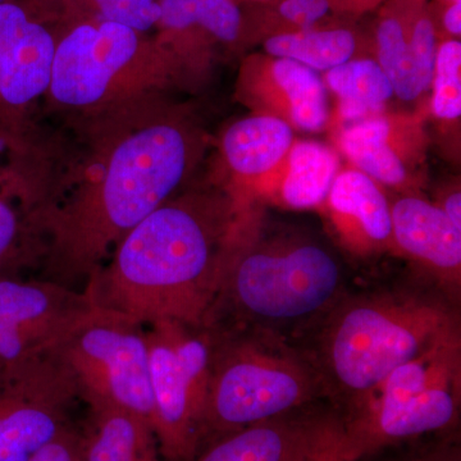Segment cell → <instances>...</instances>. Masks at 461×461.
Returning <instances> with one entry per match:
<instances>
[{"label":"cell","mask_w":461,"mask_h":461,"mask_svg":"<svg viewBox=\"0 0 461 461\" xmlns=\"http://www.w3.org/2000/svg\"><path fill=\"white\" fill-rule=\"evenodd\" d=\"M69 126L72 147L41 142L9 162L5 177L25 213L41 280L80 291L130 230L180 193L205 139L162 93Z\"/></svg>","instance_id":"obj_1"},{"label":"cell","mask_w":461,"mask_h":461,"mask_svg":"<svg viewBox=\"0 0 461 461\" xmlns=\"http://www.w3.org/2000/svg\"><path fill=\"white\" fill-rule=\"evenodd\" d=\"M251 220L250 205L229 189L176 194L121 240L84 291L144 326H204Z\"/></svg>","instance_id":"obj_2"},{"label":"cell","mask_w":461,"mask_h":461,"mask_svg":"<svg viewBox=\"0 0 461 461\" xmlns=\"http://www.w3.org/2000/svg\"><path fill=\"white\" fill-rule=\"evenodd\" d=\"M336 258L311 239H260L256 221L233 249L220 294L204 327L303 321L333 305L341 291Z\"/></svg>","instance_id":"obj_3"},{"label":"cell","mask_w":461,"mask_h":461,"mask_svg":"<svg viewBox=\"0 0 461 461\" xmlns=\"http://www.w3.org/2000/svg\"><path fill=\"white\" fill-rule=\"evenodd\" d=\"M114 23H81L57 41L48 104L67 122L89 120L162 93L184 71L171 51Z\"/></svg>","instance_id":"obj_4"},{"label":"cell","mask_w":461,"mask_h":461,"mask_svg":"<svg viewBox=\"0 0 461 461\" xmlns=\"http://www.w3.org/2000/svg\"><path fill=\"white\" fill-rule=\"evenodd\" d=\"M442 303L409 295H375L339 306L323 339L327 375L350 405L397 366L459 332Z\"/></svg>","instance_id":"obj_5"},{"label":"cell","mask_w":461,"mask_h":461,"mask_svg":"<svg viewBox=\"0 0 461 461\" xmlns=\"http://www.w3.org/2000/svg\"><path fill=\"white\" fill-rule=\"evenodd\" d=\"M208 330L213 357L202 450L236 430L288 415L317 396V373L282 345L238 330Z\"/></svg>","instance_id":"obj_6"},{"label":"cell","mask_w":461,"mask_h":461,"mask_svg":"<svg viewBox=\"0 0 461 461\" xmlns=\"http://www.w3.org/2000/svg\"><path fill=\"white\" fill-rule=\"evenodd\" d=\"M89 409H121L151 426L147 327L93 303L50 348Z\"/></svg>","instance_id":"obj_7"},{"label":"cell","mask_w":461,"mask_h":461,"mask_svg":"<svg viewBox=\"0 0 461 461\" xmlns=\"http://www.w3.org/2000/svg\"><path fill=\"white\" fill-rule=\"evenodd\" d=\"M145 327L158 450L163 461H193L203 446L213 336L176 321Z\"/></svg>","instance_id":"obj_8"},{"label":"cell","mask_w":461,"mask_h":461,"mask_svg":"<svg viewBox=\"0 0 461 461\" xmlns=\"http://www.w3.org/2000/svg\"><path fill=\"white\" fill-rule=\"evenodd\" d=\"M77 387L53 354L0 359V461H27L74 426Z\"/></svg>","instance_id":"obj_9"},{"label":"cell","mask_w":461,"mask_h":461,"mask_svg":"<svg viewBox=\"0 0 461 461\" xmlns=\"http://www.w3.org/2000/svg\"><path fill=\"white\" fill-rule=\"evenodd\" d=\"M56 44L20 3L0 5V144L9 158L41 140L33 114L50 87Z\"/></svg>","instance_id":"obj_10"},{"label":"cell","mask_w":461,"mask_h":461,"mask_svg":"<svg viewBox=\"0 0 461 461\" xmlns=\"http://www.w3.org/2000/svg\"><path fill=\"white\" fill-rule=\"evenodd\" d=\"M90 304L86 291L41 278H0V359H25L50 353Z\"/></svg>","instance_id":"obj_11"},{"label":"cell","mask_w":461,"mask_h":461,"mask_svg":"<svg viewBox=\"0 0 461 461\" xmlns=\"http://www.w3.org/2000/svg\"><path fill=\"white\" fill-rule=\"evenodd\" d=\"M238 93L257 114L280 118L294 130L320 132L329 121L327 87L318 72L268 56L240 69Z\"/></svg>","instance_id":"obj_12"},{"label":"cell","mask_w":461,"mask_h":461,"mask_svg":"<svg viewBox=\"0 0 461 461\" xmlns=\"http://www.w3.org/2000/svg\"><path fill=\"white\" fill-rule=\"evenodd\" d=\"M395 250L411 258L447 293L461 282V229L439 206L420 196H402L391 204Z\"/></svg>","instance_id":"obj_13"},{"label":"cell","mask_w":461,"mask_h":461,"mask_svg":"<svg viewBox=\"0 0 461 461\" xmlns=\"http://www.w3.org/2000/svg\"><path fill=\"white\" fill-rule=\"evenodd\" d=\"M323 208L339 241L355 256L395 249L387 196L381 185L357 168L339 173Z\"/></svg>","instance_id":"obj_14"},{"label":"cell","mask_w":461,"mask_h":461,"mask_svg":"<svg viewBox=\"0 0 461 461\" xmlns=\"http://www.w3.org/2000/svg\"><path fill=\"white\" fill-rule=\"evenodd\" d=\"M461 338L455 332L420 357L397 366L371 393L351 406L342 429L355 430L381 420L427 388L460 382Z\"/></svg>","instance_id":"obj_15"},{"label":"cell","mask_w":461,"mask_h":461,"mask_svg":"<svg viewBox=\"0 0 461 461\" xmlns=\"http://www.w3.org/2000/svg\"><path fill=\"white\" fill-rule=\"evenodd\" d=\"M460 409V382L427 388L396 411L362 429L344 432L346 461H357L402 441L448 429Z\"/></svg>","instance_id":"obj_16"},{"label":"cell","mask_w":461,"mask_h":461,"mask_svg":"<svg viewBox=\"0 0 461 461\" xmlns=\"http://www.w3.org/2000/svg\"><path fill=\"white\" fill-rule=\"evenodd\" d=\"M339 173V158L332 148L318 141H295L254 193L295 211L321 208Z\"/></svg>","instance_id":"obj_17"},{"label":"cell","mask_w":461,"mask_h":461,"mask_svg":"<svg viewBox=\"0 0 461 461\" xmlns=\"http://www.w3.org/2000/svg\"><path fill=\"white\" fill-rule=\"evenodd\" d=\"M406 131L403 121L384 113L344 127L339 148L357 171L381 186H403L409 178L408 160L415 156L411 147L418 148Z\"/></svg>","instance_id":"obj_18"},{"label":"cell","mask_w":461,"mask_h":461,"mask_svg":"<svg viewBox=\"0 0 461 461\" xmlns=\"http://www.w3.org/2000/svg\"><path fill=\"white\" fill-rule=\"evenodd\" d=\"M295 142L293 127L268 114H251L224 131L221 151L227 168L250 189L271 175Z\"/></svg>","instance_id":"obj_19"},{"label":"cell","mask_w":461,"mask_h":461,"mask_svg":"<svg viewBox=\"0 0 461 461\" xmlns=\"http://www.w3.org/2000/svg\"><path fill=\"white\" fill-rule=\"evenodd\" d=\"M313 420L284 415L215 439L193 461H296Z\"/></svg>","instance_id":"obj_20"},{"label":"cell","mask_w":461,"mask_h":461,"mask_svg":"<svg viewBox=\"0 0 461 461\" xmlns=\"http://www.w3.org/2000/svg\"><path fill=\"white\" fill-rule=\"evenodd\" d=\"M324 84L338 95L339 120L348 124L386 113L388 100L395 95L382 67L369 58L350 59L330 69Z\"/></svg>","instance_id":"obj_21"},{"label":"cell","mask_w":461,"mask_h":461,"mask_svg":"<svg viewBox=\"0 0 461 461\" xmlns=\"http://www.w3.org/2000/svg\"><path fill=\"white\" fill-rule=\"evenodd\" d=\"M267 54L287 58L313 71L326 72L353 59L357 41L348 30H300L278 33L264 44Z\"/></svg>","instance_id":"obj_22"},{"label":"cell","mask_w":461,"mask_h":461,"mask_svg":"<svg viewBox=\"0 0 461 461\" xmlns=\"http://www.w3.org/2000/svg\"><path fill=\"white\" fill-rule=\"evenodd\" d=\"M158 23L171 32L200 27L217 41L232 42L241 30V12L233 0H159Z\"/></svg>","instance_id":"obj_23"},{"label":"cell","mask_w":461,"mask_h":461,"mask_svg":"<svg viewBox=\"0 0 461 461\" xmlns=\"http://www.w3.org/2000/svg\"><path fill=\"white\" fill-rule=\"evenodd\" d=\"M377 62L402 102H414L426 93L412 62L409 35L399 18L387 17L379 23Z\"/></svg>","instance_id":"obj_24"},{"label":"cell","mask_w":461,"mask_h":461,"mask_svg":"<svg viewBox=\"0 0 461 461\" xmlns=\"http://www.w3.org/2000/svg\"><path fill=\"white\" fill-rule=\"evenodd\" d=\"M432 112L438 120L456 121L461 115V42L448 41L437 50L432 84Z\"/></svg>","instance_id":"obj_25"},{"label":"cell","mask_w":461,"mask_h":461,"mask_svg":"<svg viewBox=\"0 0 461 461\" xmlns=\"http://www.w3.org/2000/svg\"><path fill=\"white\" fill-rule=\"evenodd\" d=\"M0 191V268L14 258H29V230L25 213L2 184Z\"/></svg>","instance_id":"obj_26"},{"label":"cell","mask_w":461,"mask_h":461,"mask_svg":"<svg viewBox=\"0 0 461 461\" xmlns=\"http://www.w3.org/2000/svg\"><path fill=\"white\" fill-rule=\"evenodd\" d=\"M102 21L148 32L160 20L159 0H93Z\"/></svg>","instance_id":"obj_27"},{"label":"cell","mask_w":461,"mask_h":461,"mask_svg":"<svg viewBox=\"0 0 461 461\" xmlns=\"http://www.w3.org/2000/svg\"><path fill=\"white\" fill-rule=\"evenodd\" d=\"M296 461H346L341 420L314 418L304 450Z\"/></svg>","instance_id":"obj_28"},{"label":"cell","mask_w":461,"mask_h":461,"mask_svg":"<svg viewBox=\"0 0 461 461\" xmlns=\"http://www.w3.org/2000/svg\"><path fill=\"white\" fill-rule=\"evenodd\" d=\"M409 45H411L412 62L417 69L421 86L424 91H429L433 74H435L437 50H438L435 27L429 18H420L414 23L409 33Z\"/></svg>","instance_id":"obj_29"},{"label":"cell","mask_w":461,"mask_h":461,"mask_svg":"<svg viewBox=\"0 0 461 461\" xmlns=\"http://www.w3.org/2000/svg\"><path fill=\"white\" fill-rule=\"evenodd\" d=\"M27 461H83L81 429L68 427Z\"/></svg>","instance_id":"obj_30"},{"label":"cell","mask_w":461,"mask_h":461,"mask_svg":"<svg viewBox=\"0 0 461 461\" xmlns=\"http://www.w3.org/2000/svg\"><path fill=\"white\" fill-rule=\"evenodd\" d=\"M330 0H285L280 5L282 18L302 30H311L327 16Z\"/></svg>","instance_id":"obj_31"},{"label":"cell","mask_w":461,"mask_h":461,"mask_svg":"<svg viewBox=\"0 0 461 461\" xmlns=\"http://www.w3.org/2000/svg\"><path fill=\"white\" fill-rule=\"evenodd\" d=\"M441 208V211L447 215L448 220L451 221L457 227L461 229V194L459 190H455L453 193L446 195L439 204H436Z\"/></svg>","instance_id":"obj_32"},{"label":"cell","mask_w":461,"mask_h":461,"mask_svg":"<svg viewBox=\"0 0 461 461\" xmlns=\"http://www.w3.org/2000/svg\"><path fill=\"white\" fill-rule=\"evenodd\" d=\"M409 461H461L460 451L454 446H439Z\"/></svg>","instance_id":"obj_33"},{"label":"cell","mask_w":461,"mask_h":461,"mask_svg":"<svg viewBox=\"0 0 461 461\" xmlns=\"http://www.w3.org/2000/svg\"><path fill=\"white\" fill-rule=\"evenodd\" d=\"M444 26L451 35L460 36L461 33V0H455L454 5L446 11Z\"/></svg>","instance_id":"obj_34"},{"label":"cell","mask_w":461,"mask_h":461,"mask_svg":"<svg viewBox=\"0 0 461 461\" xmlns=\"http://www.w3.org/2000/svg\"><path fill=\"white\" fill-rule=\"evenodd\" d=\"M138 461H163V459L162 456H160L159 450H156L145 455V456H142L141 459Z\"/></svg>","instance_id":"obj_35"}]
</instances>
